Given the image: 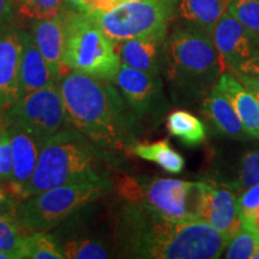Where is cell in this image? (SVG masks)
Listing matches in <instances>:
<instances>
[{
  "label": "cell",
  "mask_w": 259,
  "mask_h": 259,
  "mask_svg": "<svg viewBox=\"0 0 259 259\" xmlns=\"http://www.w3.org/2000/svg\"><path fill=\"white\" fill-rule=\"evenodd\" d=\"M112 82H114L139 121L153 125L161 121L168 103L163 95L160 74L148 73L120 64Z\"/></svg>",
  "instance_id": "30bf717a"
},
{
  "label": "cell",
  "mask_w": 259,
  "mask_h": 259,
  "mask_svg": "<svg viewBox=\"0 0 259 259\" xmlns=\"http://www.w3.org/2000/svg\"><path fill=\"white\" fill-rule=\"evenodd\" d=\"M248 92H250L252 95H253V97L255 99V101H257L258 106H259V93L257 92V90H248Z\"/></svg>",
  "instance_id": "74e56055"
},
{
  "label": "cell",
  "mask_w": 259,
  "mask_h": 259,
  "mask_svg": "<svg viewBox=\"0 0 259 259\" xmlns=\"http://www.w3.org/2000/svg\"><path fill=\"white\" fill-rule=\"evenodd\" d=\"M5 126L18 127L42 141L67 125L59 83H52L19 99L0 118Z\"/></svg>",
  "instance_id": "ba28073f"
},
{
  "label": "cell",
  "mask_w": 259,
  "mask_h": 259,
  "mask_svg": "<svg viewBox=\"0 0 259 259\" xmlns=\"http://www.w3.org/2000/svg\"><path fill=\"white\" fill-rule=\"evenodd\" d=\"M19 253L28 259H65L59 245L51 232H35L24 234Z\"/></svg>",
  "instance_id": "cb8c5ba5"
},
{
  "label": "cell",
  "mask_w": 259,
  "mask_h": 259,
  "mask_svg": "<svg viewBox=\"0 0 259 259\" xmlns=\"http://www.w3.org/2000/svg\"><path fill=\"white\" fill-rule=\"evenodd\" d=\"M203 221L209 223L220 234H222L228 244L241 226L238 197L235 196L232 187L206 184Z\"/></svg>",
  "instance_id": "9a60e30c"
},
{
  "label": "cell",
  "mask_w": 259,
  "mask_h": 259,
  "mask_svg": "<svg viewBox=\"0 0 259 259\" xmlns=\"http://www.w3.org/2000/svg\"><path fill=\"white\" fill-rule=\"evenodd\" d=\"M239 209L241 213H247L259 208V183L248 187L238 198Z\"/></svg>",
  "instance_id": "836d02e7"
},
{
  "label": "cell",
  "mask_w": 259,
  "mask_h": 259,
  "mask_svg": "<svg viewBox=\"0 0 259 259\" xmlns=\"http://www.w3.org/2000/svg\"><path fill=\"white\" fill-rule=\"evenodd\" d=\"M6 128L10 135L12 153V178L10 180V189L22 200V192L34 174L45 141L18 126H6Z\"/></svg>",
  "instance_id": "4fadbf2b"
},
{
  "label": "cell",
  "mask_w": 259,
  "mask_h": 259,
  "mask_svg": "<svg viewBox=\"0 0 259 259\" xmlns=\"http://www.w3.org/2000/svg\"><path fill=\"white\" fill-rule=\"evenodd\" d=\"M65 25L64 65L67 70L94 78L113 80L120 58L115 44L93 15L72 8L61 10Z\"/></svg>",
  "instance_id": "5b68a950"
},
{
  "label": "cell",
  "mask_w": 259,
  "mask_h": 259,
  "mask_svg": "<svg viewBox=\"0 0 259 259\" xmlns=\"http://www.w3.org/2000/svg\"><path fill=\"white\" fill-rule=\"evenodd\" d=\"M111 82L74 71L65 73L59 89L66 121L102 149L130 150L141 135V121Z\"/></svg>",
  "instance_id": "7a4b0ae2"
},
{
  "label": "cell",
  "mask_w": 259,
  "mask_h": 259,
  "mask_svg": "<svg viewBox=\"0 0 259 259\" xmlns=\"http://www.w3.org/2000/svg\"><path fill=\"white\" fill-rule=\"evenodd\" d=\"M0 259H16V255L12 252L0 250Z\"/></svg>",
  "instance_id": "d590c367"
},
{
  "label": "cell",
  "mask_w": 259,
  "mask_h": 259,
  "mask_svg": "<svg viewBox=\"0 0 259 259\" xmlns=\"http://www.w3.org/2000/svg\"><path fill=\"white\" fill-rule=\"evenodd\" d=\"M229 0H170L171 19L178 25L194 28L211 35L227 11Z\"/></svg>",
  "instance_id": "e0dca14e"
},
{
  "label": "cell",
  "mask_w": 259,
  "mask_h": 259,
  "mask_svg": "<svg viewBox=\"0 0 259 259\" xmlns=\"http://www.w3.org/2000/svg\"><path fill=\"white\" fill-rule=\"evenodd\" d=\"M12 178V153L10 135L0 120V183H10Z\"/></svg>",
  "instance_id": "f1b7e54d"
},
{
  "label": "cell",
  "mask_w": 259,
  "mask_h": 259,
  "mask_svg": "<svg viewBox=\"0 0 259 259\" xmlns=\"http://www.w3.org/2000/svg\"><path fill=\"white\" fill-rule=\"evenodd\" d=\"M164 38L138 37L116 42L115 50L120 64L148 73L160 74Z\"/></svg>",
  "instance_id": "ffe728a7"
},
{
  "label": "cell",
  "mask_w": 259,
  "mask_h": 259,
  "mask_svg": "<svg viewBox=\"0 0 259 259\" xmlns=\"http://www.w3.org/2000/svg\"><path fill=\"white\" fill-rule=\"evenodd\" d=\"M241 220L240 228L236 231L226 248V258L229 259H247L251 258L255 245L259 242V232L251 223Z\"/></svg>",
  "instance_id": "d4e9b609"
},
{
  "label": "cell",
  "mask_w": 259,
  "mask_h": 259,
  "mask_svg": "<svg viewBox=\"0 0 259 259\" xmlns=\"http://www.w3.org/2000/svg\"><path fill=\"white\" fill-rule=\"evenodd\" d=\"M22 32L14 25L0 34V113L19 99Z\"/></svg>",
  "instance_id": "5bb4252c"
},
{
  "label": "cell",
  "mask_w": 259,
  "mask_h": 259,
  "mask_svg": "<svg viewBox=\"0 0 259 259\" xmlns=\"http://www.w3.org/2000/svg\"><path fill=\"white\" fill-rule=\"evenodd\" d=\"M70 8L90 15L103 14L118 4L119 0H65Z\"/></svg>",
  "instance_id": "4dcf8cb0"
},
{
  "label": "cell",
  "mask_w": 259,
  "mask_h": 259,
  "mask_svg": "<svg viewBox=\"0 0 259 259\" xmlns=\"http://www.w3.org/2000/svg\"><path fill=\"white\" fill-rule=\"evenodd\" d=\"M30 34L52 73L59 82L66 71L64 65L65 25L61 12L51 18L35 19Z\"/></svg>",
  "instance_id": "2e32d148"
},
{
  "label": "cell",
  "mask_w": 259,
  "mask_h": 259,
  "mask_svg": "<svg viewBox=\"0 0 259 259\" xmlns=\"http://www.w3.org/2000/svg\"><path fill=\"white\" fill-rule=\"evenodd\" d=\"M18 0H0V34L15 25Z\"/></svg>",
  "instance_id": "1f68e13d"
},
{
  "label": "cell",
  "mask_w": 259,
  "mask_h": 259,
  "mask_svg": "<svg viewBox=\"0 0 259 259\" xmlns=\"http://www.w3.org/2000/svg\"><path fill=\"white\" fill-rule=\"evenodd\" d=\"M251 259H259V242L255 245L253 253H252V255H251Z\"/></svg>",
  "instance_id": "8d00e7d4"
},
{
  "label": "cell",
  "mask_w": 259,
  "mask_h": 259,
  "mask_svg": "<svg viewBox=\"0 0 259 259\" xmlns=\"http://www.w3.org/2000/svg\"><path fill=\"white\" fill-rule=\"evenodd\" d=\"M130 150L136 156L143 158L145 161L155 162L164 170L173 174L183 171L185 166L184 157L174 150L167 141H160L150 144L136 143Z\"/></svg>",
  "instance_id": "7402d4cb"
},
{
  "label": "cell",
  "mask_w": 259,
  "mask_h": 259,
  "mask_svg": "<svg viewBox=\"0 0 259 259\" xmlns=\"http://www.w3.org/2000/svg\"><path fill=\"white\" fill-rule=\"evenodd\" d=\"M94 203L84 206L51 231L65 258L106 259L111 257L105 242L97 238L92 228Z\"/></svg>",
  "instance_id": "8fae6325"
},
{
  "label": "cell",
  "mask_w": 259,
  "mask_h": 259,
  "mask_svg": "<svg viewBox=\"0 0 259 259\" xmlns=\"http://www.w3.org/2000/svg\"><path fill=\"white\" fill-rule=\"evenodd\" d=\"M240 218L242 220H245V221H247L248 223H251V225L259 232V208L252 210V211L247 213L240 212Z\"/></svg>",
  "instance_id": "e575fe53"
},
{
  "label": "cell",
  "mask_w": 259,
  "mask_h": 259,
  "mask_svg": "<svg viewBox=\"0 0 259 259\" xmlns=\"http://www.w3.org/2000/svg\"><path fill=\"white\" fill-rule=\"evenodd\" d=\"M113 228L116 253L126 258L215 259L227 246L209 223L166 218L142 200H120Z\"/></svg>",
  "instance_id": "6da1fadb"
},
{
  "label": "cell",
  "mask_w": 259,
  "mask_h": 259,
  "mask_svg": "<svg viewBox=\"0 0 259 259\" xmlns=\"http://www.w3.org/2000/svg\"><path fill=\"white\" fill-rule=\"evenodd\" d=\"M247 90H257L259 93V56L241 64L231 72Z\"/></svg>",
  "instance_id": "f546056e"
},
{
  "label": "cell",
  "mask_w": 259,
  "mask_h": 259,
  "mask_svg": "<svg viewBox=\"0 0 259 259\" xmlns=\"http://www.w3.org/2000/svg\"><path fill=\"white\" fill-rule=\"evenodd\" d=\"M167 128L171 136L190 147L203 143L206 136L203 122L186 111L170 113L167 118Z\"/></svg>",
  "instance_id": "603a6c76"
},
{
  "label": "cell",
  "mask_w": 259,
  "mask_h": 259,
  "mask_svg": "<svg viewBox=\"0 0 259 259\" xmlns=\"http://www.w3.org/2000/svg\"><path fill=\"white\" fill-rule=\"evenodd\" d=\"M93 17L114 44L128 38L166 37L170 0H126Z\"/></svg>",
  "instance_id": "52a82bcc"
},
{
  "label": "cell",
  "mask_w": 259,
  "mask_h": 259,
  "mask_svg": "<svg viewBox=\"0 0 259 259\" xmlns=\"http://www.w3.org/2000/svg\"><path fill=\"white\" fill-rule=\"evenodd\" d=\"M52 83H59L29 32H22V54L19 64V99ZM18 99V100H19Z\"/></svg>",
  "instance_id": "ac0fdd59"
},
{
  "label": "cell",
  "mask_w": 259,
  "mask_h": 259,
  "mask_svg": "<svg viewBox=\"0 0 259 259\" xmlns=\"http://www.w3.org/2000/svg\"><path fill=\"white\" fill-rule=\"evenodd\" d=\"M142 202L166 218L177 221H203L206 183L178 179L138 178Z\"/></svg>",
  "instance_id": "9c48e42d"
},
{
  "label": "cell",
  "mask_w": 259,
  "mask_h": 259,
  "mask_svg": "<svg viewBox=\"0 0 259 259\" xmlns=\"http://www.w3.org/2000/svg\"><path fill=\"white\" fill-rule=\"evenodd\" d=\"M227 12L259 36V0H229Z\"/></svg>",
  "instance_id": "484cf974"
},
{
  "label": "cell",
  "mask_w": 259,
  "mask_h": 259,
  "mask_svg": "<svg viewBox=\"0 0 259 259\" xmlns=\"http://www.w3.org/2000/svg\"><path fill=\"white\" fill-rule=\"evenodd\" d=\"M113 155L67 124L42 144L31 179L22 200L53 187L108 179Z\"/></svg>",
  "instance_id": "3957f363"
},
{
  "label": "cell",
  "mask_w": 259,
  "mask_h": 259,
  "mask_svg": "<svg viewBox=\"0 0 259 259\" xmlns=\"http://www.w3.org/2000/svg\"><path fill=\"white\" fill-rule=\"evenodd\" d=\"M161 69L171 93L183 101L205 97L223 73L211 35L178 24L164 38Z\"/></svg>",
  "instance_id": "277c9868"
},
{
  "label": "cell",
  "mask_w": 259,
  "mask_h": 259,
  "mask_svg": "<svg viewBox=\"0 0 259 259\" xmlns=\"http://www.w3.org/2000/svg\"><path fill=\"white\" fill-rule=\"evenodd\" d=\"M259 183V150L251 151L242 157L238 180L233 184V190L247 189Z\"/></svg>",
  "instance_id": "83f0119b"
},
{
  "label": "cell",
  "mask_w": 259,
  "mask_h": 259,
  "mask_svg": "<svg viewBox=\"0 0 259 259\" xmlns=\"http://www.w3.org/2000/svg\"><path fill=\"white\" fill-rule=\"evenodd\" d=\"M211 38L218 50L223 72H233L241 64L259 56L258 35L244 27L227 11L216 23Z\"/></svg>",
  "instance_id": "7c38bea8"
},
{
  "label": "cell",
  "mask_w": 259,
  "mask_h": 259,
  "mask_svg": "<svg viewBox=\"0 0 259 259\" xmlns=\"http://www.w3.org/2000/svg\"><path fill=\"white\" fill-rule=\"evenodd\" d=\"M3 184L0 183V216H15L21 199L10 187H5Z\"/></svg>",
  "instance_id": "d6a6232c"
},
{
  "label": "cell",
  "mask_w": 259,
  "mask_h": 259,
  "mask_svg": "<svg viewBox=\"0 0 259 259\" xmlns=\"http://www.w3.org/2000/svg\"><path fill=\"white\" fill-rule=\"evenodd\" d=\"M203 113L220 134L235 139L250 137L245 131L234 107L215 88L204 97Z\"/></svg>",
  "instance_id": "44dd1931"
},
{
  "label": "cell",
  "mask_w": 259,
  "mask_h": 259,
  "mask_svg": "<svg viewBox=\"0 0 259 259\" xmlns=\"http://www.w3.org/2000/svg\"><path fill=\"white\" fill-rule=\"evenodd\" d=\"M232 103L245 131L259 139V106L253 95L231 72H223L213 87Z\"/></svg>",
  "instance_id": "d6986e66"
},
{
  "label": "cell",
  "mask_w": 259,
  "mask_h": 259,
  "mask_svg": "<svg viewBox=\"0 0 259 259\" xmlns=\"http://www.w3.org/2000/svg\"><path fill=\"white\" fill-rule=\"evenodd\" d=\"M65 0H18V14L31 19L51 18L59 15Z\"/></svg>",
  "instance_id": "4316f807"
},
{
  "label": "cell",
  "mask_w": 259,
  "mask_h": 259,
  "mask_svg": "<svg viewBox=\"0 0 259 259\" xmlns=\"http://www.w3.org/2000/svg\"><path fill=\"white\" fill-rule=\"evenodd\" d=\"M112 187L109 178L53 187L21 200L15 219L25 234L51 232L84 206L108 194Z\"/></svg>",
  "instance_id": "8992f818"
}]
</instances>
